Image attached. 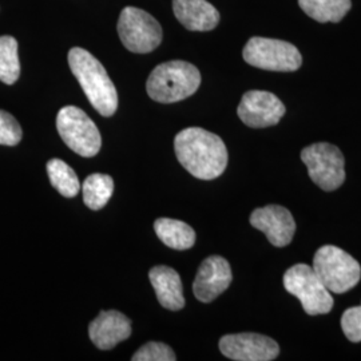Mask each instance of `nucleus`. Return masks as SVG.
<instances>
[{"label": "nucleus", "instance_id": "f257e3e1", "mask_svg": "<svg viewBox=\"0 0 361 361\" xmlns=\"http://www.w3.org/2000/svg\"><path fill=\"white\" fill-rule=\"evenodd\" d=\"M180 165L198 180L219 177L228 166V149L217 134L201 128L182 130L174 140Z\"/></svg>", "mask_w": 361, "mask_h": 361}, {"label": "nucleus", "instance_id": "f03ea898", "mask_svg": "<svg viewBox=\"0 0 361 361\" xmlns=\"http://www.w3.org/2000/svg\"><path fill=\"white\" fill-rule=\"evenodd\" d=\"M68 65L91 106L101 116H114L118 109V92L102 63L87 50L74 47L68 51Z\"/></svg>", "mask_w": 361, "mask_h": 361}, {"label": "nucleus", "instance_id": "7ed1b4c3", "mask_svg": "<svg viewBox=\"0 0 361 361\" xmlns=\"http://www.w3.org/2000/svg\"><path fill=\"white\" fill-rule=\"evenodd\" d=\"M200 85L201 74L195 66L183 61H170L152 71L146 90L155 102L174 104L193 95Z\"/></svg>", "mask_w": 361, "mask_h": 361}, {"label": "nucleus", "instance_id": "20e7f679", "mask_svg": "<svg viewBox=\"0 0 361 361\" xmlns=\"http://www.w3.org/2000/svg\"><path fill=\"white\" fill-rule=\"evenodd\" d=\"M313 271L329 292L345 293L359 284L360 264L345 250L334 245H324L313 258Z\"/></svg>", "mask_w": 361, "mask_h": 361}, {"label": "nucleus", "instance_id": "39448f33", "mask_svg": "<svg viewBox=\"0 0 361 361\" xmlns=\"http://www.w3.org/2000/svg\"><path fill=\"white\" fill-rule=\"evenodd\" d=\"M243 56L246 63L267 71L292 73L302 65L296 46L280 39L253 37L247 40Z\"/></svg>", "mask_w": 361, "mask_h": 361}, {"label": "nucleus", "instance_id": "423d86ee", "mask_svg": "<svg viewBox=\"0 0 361 361\" xmlns=\"http://www.w3.org/2000/svg\"><path fill=\"white\" fill-rule=\"evenodd\" d=\"M284 288L300 300L302 308L310 316L326 314L334 308L331 292L307 264H297L285 271Z\"/></svg>", "mask_w": 361, "mask_h": 361}, {"label": "nucleus", "instance_id": "0eeeda50", "mask_svg": "<svg viewBox=\"0 0 361 361\" xmlns=\"http://www.w3.org/2000/svg\"><path fill=\"white\" fill-rule=\"evenodd\" d=\"M56 129L63 142L77 154L90 158L98 154L102 146L101 133L83 110L65 106L56 116Z\"/></svg>", "mask_w": 361, "mask_h": 361}, {"label": "nucleus", "instance_id": "6e6552de", "mask_svg": "<svg viewBox=\"0 0 361 361\" xmlns=\"http://www.w3.org/2000/svg\"><path fill=\"white\" fill-rule=\"evenodd\" d=\"M116 30L123 46L135 54L154 51L164 37L162 27L157 19L137 7L122 10Z\"/></svg>", "mask_w": 361, "mask_h": 361}, {"label": "nucleus", "instance_id": "1a4fd4ad", "mask_svg": "<svg viewBox=\"0 0 361 361\" xmlns=\"http://www.w3.org/2000/svg\"><path fill=\"white\" fill-rule=\"evenodd\" d=\"M301 159L308 168L310 180L325 192H334L344 183L345 159L335 145L313 143L302 149Z\"/></svg>", "mask_w": 361, "mask_h": 361}, {"label": "nucleus", "instance_id": "9d476101", "mask_svg": "<svg viewBox=\"0 0 361 361\" xmlns=\"http://www.w3.org/2000/svg\"><path fill=\"white\" fill-rule=\"evenodd\" d=\"M284 104L269 91L250 90L244 94L237 114L246 126L253 129L271 128L284 116Z\"/></svg>", "mask_w": 361, "mask_h": 361}, {"label": "nucleus", "instance_id": "9b49d317", "mask_svg": "<svg viewBox=\"0 0 361 361\" xmlns=\"http://www.w3.org/2000/svg\"><path fill=\"white\" fill-rule=\"evenodd\" d=\"M219 350L231 360L271 361L279 356L280 347L268 336L235 334L219 340Z\"/></svg>", "mask_w": 361, "mask_h": 361}, {"label": "nucleus", "instance_id": "f8f14e48", "mask_svg": "<svg viewBox=\"0 0 361 361\" xmlns=\"http://www.w3.org/2000/svg\"><path fill=\"white\" fill-rule=\"evenodd\" d=\"M250 224L257 231L265 233L271 245H289L296 232V222L292 213L280 205L258 207L250 214Z\"/></svg>", "mask_w": 361, "mask_h": 361}, {"label": "nucleus", "instance_id": "ddd939ff", "mask_svg": "<svg viewBox=\"0 0 361 361\" xmlns=\"http://www.w3.org/2000/svg\"><path fill=\"white\" fill-rule=\"evenodd\" d=\"M232 268L219 256H210L200 265L194 279L193 293L201 302H212L232 283Z\"/></svg>", "mask_w": 361, "mask_h": 361}, {"label": "nucleus", "instance_id": "4468645a", "mask_svg": "<svg viewBox=\"0 0 361 361\" xmlns=\"http://www.w3.org/2000/svg\"><path fill=\"white\" fill-rule=\"evenodd\" d=\"M131 335V322L118 310H102L89 326V336L97 348H116Z\"/></svg>", "mask_w": 361, "mask_h": 361}, {"label": "nucleus", "instance_id": "2eb2a0df", "mask_svg": "<svg viewBox=\"0 0 361 361\" xmlns=\"http://www.w3.org/2000/svg\"><path fill=\"white\" fill-rule=\"evenodd\" d=\"M173 13L189 31H210L219 26L221 18L207 0H173Z\"/></svg>", "mask_w": 361, "mask_h": 361}, {"label": "nucleus", "instance_id": "dca6fc26", "mask_svg": "<svg viewBox=\"0 0 361 361\" xmlns=\"http://www.w3.org/2000/svg\"><path fill=\"white\" fill-rule=\"evenodd\" d=\"M149 279L154 288L157 298L164 308L180 310L185 307L182 281L177 271L159 265L149 271Z\"/></svg>", "mask_w": 361, "mask_h": 361}, {"label": "nucleus", "instance_id": "f3484780", "mask_svg": "<svg viewBox=\"0 0 361 361\" xmlns=\"http://www.w3.org/2000/svg\"><path fill=\"white\" fill-rule=\"evenodd\" d=\"M154 229L158 238L171 249L186 250L195 244L193 228L178 219H158L154 222Z\"/></svg>", "mask_w": 361, "mask_h": 361}, {"label": "nucleus", "instance_id": "a211bd4d", "mask_svg": "<svg viewBox=\"0 0 361 361\" xmlns=\"http://www.w3.org/2000/svg\"><path fill=\"white\" fill-rule=\"evenodd\" d=\"M300 8L319 23H337L348 13L350 0H298Z\"/></svg>", "mask_w": 361, "mask_h": 361}, {"label": "nucleus", "instance_id": "6ab92c4d", "mask_svg": "<svg viewBox=\"0 0 361 361\" xmlns=\"http://www.w3.org/2000/svg\"><path fill=\"white\" fill-rule=\"evenodd\" d=\"M83 202L91 210H99L106 207L114 193V180L107 174H91L82 186Z\"/></svg>", "mask_w": 361, "mask_h": 361}, {"label": "nucleus", "instance_id": "aec40b11", "mask_svg": "<svg viewBox=\"0 0 361 361\" xmlns=\"http://www.w3.org/2000/svg\"><path fill=\"white\" fill-rule=\"evenodd\" d=\"M47 173L51 185L67 198L75 197L80 190V183L73 168L59 158H52L47 162Z\"/></svg>", "mask_w": 361, "mask_h": 361}, {"label": "nucleus", "instance_id": "412c9836", "mask_svg": "<svg viewBox=\"0 0 361 361\" xmlns=\"http://www.w3.org/2000/svg\"><path fill=\"white\" fill-rule=\"evenodd\" d=\"M20 75V63L18 56V42L13 37H0V80L13 85Z\"/></svg>", "mask_w": 361, "mask_h": 361}, {"label": "nucleus", "instance_id": "4be33fe9", "mask_svg": "<svg viewBox=\"0 0 361 361\" xmlns=\"http://www.w3.org/2000/svg\"><path fill=\"white\" fill-rule=\"evenodd\" d=\"M133 361H174L177 360L176 353L164 343L150 341L138 349L133 357Z\"/></svg>", "mask_w": 361, "mask_h": 361}, {"label": "nucleus", "instance_id": "5701e85b", "mask_svg": "<svg viewBox=\"0 0 361 361\" xmlns=\"http://www.w3.org/2000/svg\"><path fill=\"white\" fill-rule=\"evenodd\" d=\"M22 128L10 113L0 110V145L15 146L22 140Z\"/></svg>", "mask_w": 361, "mask_h": 361}, {"label": "nucleus", "instance_id": "b1692460", "mask_svg": "<svg viewBox=\"0 0 361 361\" xmlns=\"http://www.w3.org/2000/svg\"><path fill=\"white\" fill-rule=\"evenodd\" d=\"M341 329L352 343H361V305L352 307L343 313Z\"/></svg>", "mask_w": 361, "mask_h": 361}]
</instances>
